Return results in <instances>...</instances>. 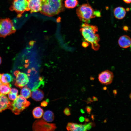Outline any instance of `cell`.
Returning a JSON list of instances; mask_svg holds the SVG:
<instances>
[{
    "label": "cell",
    "instance_id": "6da1fadb",
    "mask_svg": "<svg viewBox=\"0 0 131 131\" xmlns=\"http://www.w3.org/2000/svg\"><path fill=\"white\" fill-rule=\"evenodd\" d=\"M98 28L96 26L85 22L82 24L80 31L84 38L90 43L92 48L94 50H98L100 47L98 42L100 40L99 35L96 33Z\"/></svg>",
    "mask_w": 131,
    "mask_h": 131
},
{
    "label": "cell",
    "instance_id": "d6a6232c",
    "mask_svg": "<svg viewBox=\"0 0 131 131\" xmlns=\"http://www.w3.org/2000/svg\"><path fill=\"white\" fill-rule=\"evenodd\" d=\"M2 62L1 58L0 56V65L1 64Z\"/></svg>",
    "mask_w": 131,
    "mask_h": 131
},
{
    "label": "cell",
    "instance_id": "4fadbf2b",
    "mask_svg": "<svg viewBox=\"0 0 131 131\" xmlns=\"http://www.w3.org/2000/svg\"><path fill=\"white\" fill-rule=\"evenodd\" d=\"M118 43L121 47L124 48H127L131 45V39L127 35L122 36L118 39Z\"/></svg>",
    "mask_w": 131,
    "mask_h": 131
},
{
    "label": "cell",
    "instance_id": "4316f807",
    "mask_svg": "<svg viewBox=\"0 0 131 131\" xmlns=\"http://www.w3.org/2000/svg\"><path fill=\"white\" fill-rule=\"evenodd\" d=\"M86 102L88 103H91V102H93V101L92 100L91 98L89 97L87 99V101H86Z\"/></svg>",
    "mask_w": 131,
    "mask_h": 131
},
{
    "label": "cell",
    "instance_id": "5bb4252c",
    "mask_svg": "<svg viewBox=\"0 0 131 131\" xmlns=\"http://www.w3.org/2000/svg\"><path fill=\"white\" fill-rule=\"evenodd\" d=\"M31 94L32 98L34 100L38 101L41 100L44 97L43 92L38 88L33 90Z\"/></svg>",
    "mask_w": 131,
    "mask_h": 131
},
{
    "label": "cell",
    "instance_id": "4dcf8cb0",
    "mask_svg": "<svg viewBox=\"0 0 131 131\" xmlns=\"http://www.w3.org/2000/svg\"><path fill=\"white\" fill-rule=\"evenodd\" d=\"M87 44V43L85 42H83L82 44V45L84 47H86L88 45Z\"/></svg>",
    "mask_w": 131,
    "mask_h": 131
},
{
    "label": "cell",
    "instance_id": "ac0fdd59",
    "mask_svg": "<svg viewBox=\"0 0 131 131\" xmlns=\"http://www.w3.org/2000/svg\"><path fill=\"white\" fill-rule=\"evenodd\" d=\"M54 113L50 110H47L43 114V118L44 120L47 122H52L54 120Z\"/></svg>",
    "mask_w": 131,
    "mask_h": 131
},
{
    "label": "cell",
    "instance_id": "603a6c76",
    "mask_svg": "<svg viewBox=\"0 0 131 131\" xmlns=\"http://www.w3.org/2000/svg\"><path fill=\"white\" fill-rule=\"evenodd\" d=\"M64 113L67 116H69L71 115L70 111L69 108L67 107L66 108L64 111Z\"/></svg>",
    "mask_w": 131,
    "mask_h": 131
},
{
    "label": "cell",
    "instance_id": "8d00e7d4",
    "mask_svg": "<svg viewBox=\"0 0 131 131\" xmlns=\"http://www.w3.org/2000/svg\"><path fill=\"white\" fill-rule=\"evenodd\" d=\"M2 83L0 81V87L1 86V85L2 84Z\"/></svg>",
    "mask_w": 131,
    "mask_h": 131
},
{
    "label": "cell",
    "instance_id": "44dd1931",
    "mask_svg": "<svg viewBox=\"0 0 131 131\" xmlns=\"http://www.w3.org/2000/svg\"><path fill=\"white\" fill-rule=\"evenodd\" d=\"M20 94L21 95L26 99H28L31 96V90L27 87H23L21 90Z\"/></svg>",
    "mask_w": 131,
    "mask_h": 131
},
{
    "label": "cell",
    "instance_id": "3957f363",
    "mask_svg": "<svg viewBox=\"0 0 131 131\" xmlns=\"http://www.w3.org/2000/svg\"><path fill=\"white\" fill-rule=\"evenodd\" d=\"M95 11L88 4H84L79 6L76 10V13L80 21L88 23L90 20L96 17Z\"/></svg>",
    "mask_w": 131,
    "mask_h": 131
},
{
    "label": "cell",
    "instance_id": "d6986e66",
    "mask_svg": "<svg viewBox=\"0 0 131 131\" xmlns=\"http://www.w3.org/2000/svg\"><path fill=\"white\" fill-rule=\"evenodd\" d=\"M11 86L10 83L2 84L0 87V93L5 95L8 94L10 92Z\"/></svg>",
    "mask_w": 131,
    "mask_h": 131
},
{
    "label": "cell",
    "instance_id": "5b68a950",
    "mask_svg": "<svg viewBox=\"0 0 131 131\" xmlns=\"http://www.w3.org/2000/svg\"><path fill=\"white\" fill-rule=\"evenodd\" d=\"M16 31L13 23L9 18L0 19V37L5 38L14 33Z\"/></svg>",
    "mask_w": 131,
    "mask_h": 131
},
{
    "label": "cell",
    "instance_id": "ba28073f",
    "mask_svg": "<svg viewBox=\"0 0 131 131\" xmlns=\"http://www.w3.org/2000/svg\"><path fill=\"white\" fill-rule=\"evenodd\" d=\"M14 74L16 77L14 84L16 87L22 88L28 83V76L25 73L16 70L14 72Z\"/></svg>",
    "mask_w": 131,
    "mask_h": 131
},
{
    "label": "cell",
    "instance_id": "9a60e30c",
    "mask_svg": "<svg viewBox=\"0 0 131 131\" xmlns=\"http://www.w3.org/2000/svg\"><path fill=\"white\" fill-rule=\"evenodd\" d=\"M114 13L115 17L116 18L121 19L125 17L126 12L125 9L123 7H118L114 9Z\"/></svg>",
    "mask_w": 131,
    "mask_h": 131
},
{
    "label": "cell",
    "instance_id": "f35d334b",
    "mask_svg": "<svg viewBox=\"0 0 131 131\" xmlns=\"http://www.w3.org/2000/svg\"><path fill=\"white\" fill-rule=\"evenodd\" d=\"M130 9V10H131V8Z\"/></svg>",
    "mask_w": 131,
    "mask_h": 131
},
{
    "label": "cell",
    "instance_id": "f546056e",
    "mask_svg": "<svg viewBox=\"0 0 131 131\" xmlns=\"http://www.w3.org/2000/svg\"><path fill=\"white\" fill-rule=\"evenodd\" d=\"M113 93L114 94V95L115 96L117 94V90H113Z\"/></svg>",
    "mask_w": 131,
    "mask_h": 131
},
{
    "label": "cell",
    "instance_id": "7a4b0ae2",
    "mask_svg": "<svg viewBox=\"0 0 131 131\" xmlns=\"http://www.w3.org/2000/svg\"><path fill=\"white\" fill-rule=\"evenodd\" d=\"M63 0H41L40 12L48 16L57 15L64 10Z\"/></svg>",
    "mask_w": 131,
    "mask_h": 131
},
{
    "label": "cell",
    "instance_id": "83f0119b",
    "mask_svg": "<svg viewBox=\"0 0 131 131\" xmlns=\"http://www.w3.org/2000/svg\"><path fill=\"white\" fill-rule=\"evenodd\" d=\"M123 0L127 3H130L131 2V0Z\"/></svg>",
    "mask_w": 131,
    "mask_h": 131
},
{
    "label": "cell",
    "instance_id": "484cf974",
    "mask_svg": "<svg viewBox=\"0 0 131 131\" xmlns=\"http://www.w3.org/2000/svg\"><path fill=\"white\" fill-rule=\"evenodd\" d=\"M11 92L18 94V90L17 89L15 88H12L11 89Z\"/></svg>",
    "mask_w": 131,
    "mask_h": 131
},
{
    "label": "cell",
    "instance_id": "7402d4cb",
    "mask_svg": "<svg viewBox=\"0 0 131 131\" xmlns=\"http://www.w3.org/2000/svg\"><path fill=\"white\" fill-rule=\"evenodd\" d=\"M18 94L11 92L8 94V95L9 99L13 101L16 98Z\"/></svg>",
    "mask_w": 131,
    "mask_h": 131
},
{
    "label": "cell",
    "instance_id": "cb8c5ba5",
    "mask_svg": "<svg viewBox=\"0 0 131 131\" xmlns=\"http://www.w3.org/2000/svg\"><path fill=\"white\" fill-rule=\"evenodd\" d=\"M85 109L88 114H90L92 110V108L91 107L88 106H87L85 108Z\"/></svg>",
    "mask_w": 131,
    "mask_h": 131
},
{
    "label": "cell",
    "instance_id": "277c9868",
    "mask_svg": "<svg viewBox=\"0 0 131 131\" xmlns=\"http://www.w3.org/2000/svg\"><path fill=\"white\" fill-rule=\"evenodd\" d=\"M30 102L26 99L20 95L18 96L11 103L9 109L16 115L19 114L25 109L29 106Z\"/></svg>",
    "mask_w": 131,
    "mask_h": 131
},
{
    "label": "cell",
    "instance_id": "d590c367",
    "mask_svg": "<svg viewBox=\"0 0 131 131\" xmlns=\"http://www.w3.org/2000/svg\"><path fill=\"white\" fill-rule=\"evenodd\" d=\"M129 97L130 99H131V93L129 95Z\"/></svg>",
    "mask_w": 131,
    "mask_h": 131
},
{
    "label": "cell",
    "instance_id": "ffe728a7",
    "mask_svg": "<svg viewBox=\"0 0 131 131\" xmlns=\"http://www.w3.org/2000/svg\"><path fill=\"white\" fill-rule=\"evenodd\" d=\"M78 4V0H65L64 1L65 7L69 9L74 8Z\"/></svg>",
    "mask_w": 131,
    "mask_h": 131
},
{
    "label": "cell",
    "instance_id": "836d02e7",
    "mask_svg": "<svg viewBox=\"0 0 131 131\" xmlns=\"http://www.w3.org/2000/svg\"><path fill=\"white\" fill-rule=\"evenodd\" d=\"M103 89L104 90H106L107 89V87H103Z\"/></svg>",
    "mask_w": 131,
    "mask_h": 131
},
{
    "label": "cell",
    "instance_id": "d4e9b609",
    "mask_svg": "<svg viewBox=\"0 0 131 131\" xmlns=\"http://www.w3.org/2000/svg\"><path fill=\"white\" fill-rule=\"evenodd\" d=\"M48 104V103L47 101H44L41 103V106L42 107H45L47 106Z\"/></svg>",
    "mask_w": 131,
    "mask_h": 131
},
{
    "label": "cell",
    "instance_id": "8992f818",
    "mask_svg": "<svg viewBox=\"0 0 131 131\" xmlns=\"http://www.w3.org/2000/svg\"><path fill=\"white\" fill-rule=\"evenodd\" d=\"M11 11H15L20 17L25 12L29 11L27 0H13L12 5L9 8Z\"/></svg>",
    "mask_w": 131,
    "mask_h": 131
},
{
    "label": "cell",
    "instance_id": "8fae6325",
    "mask_svg": "<svg viewBox=\"0 0 131 131\" xmlns=\"http://www.w3.org/2000/svg\"><path fill=\"white\" fill-rule=\"evenodd\" d=\"M29 11L31 13L40 11L41 0H27Z\"/></svg>",
    "mask_w": 131,
    "mask_h": 131
},
{
    "label": "cell",
    "instance_id": "2e32d148",
    "mask_svg": "<svg viewBox=\"0 0 131 131\" xmlns=\"http://www.w3.org/2000/svg\"><path fill=\"white\" fill-rule=\"evenodd\" d=\"M13 80V77L10 74L3 73L1 74L0 81L2 84H9Z\"/></svg>",
    "mask_w": 131,
    "mask_h": 131
},
{
    "label": "cell",
    "instance_id": "1f68e13d",
    "mask_svg": "<svg viewBox=\"0 0 131 131\" xmlns=\"http://www.w3.org/2000/svg\"><path fill=\"white\" fill-rule=\"evenodd\" d=\"M123 29L124 30L127 31L128 29V27L127 26H124L123 27Z\"/></svg>",
    "mask_w": 131,
    "mask_h": 131
},
{
    "label": "cell",
    "instance_id": "e575fe53",
    "mask_svg": "<svg viewBox=\"0 0 131 131\" xmlns=\"http://www.w3.org/2000/svg\"><path fill=\"white\" fill-rule=\"evenodd\" d=\"M130 10V9L129 8H126V10L127 11H129Z\"/></svg>",
    "mask_w": 131,
    "mask_h": 131
},
{
    "label": "cell",
    "instance_id": "f1b7e54d",
    "mask_svg": "<svg viewBox=\"0 0 131 131\" xmlns=\"http://www.w3.org/2000/svg\"><path fill=\"white\" fill-rule=\"evenodd\" d=\"M93 100L94 101H98V99L97 98L94 96H93L92 97Z\"/></svg>",
    "mask_w": 131,
    "mask_h": 131
},
{
    "label": "cell",
    "instance_id": "52a82bcc",
    "mask_svg": "<svg viewBox=\"0 0 131 131\" xmlns=\"http://www.w3.org/2000/svg\"><path fill=\"white\" fill-rule=\"evenodd\" d=\"M56 128L55 124L48 123L41 119L36 120L32 126L33 130L34 131H52Z\"/></svg>",
    "mask_w": 131,
    "mask_h": 131
},
{
    "label": "cell",
    "instance_id": "7c38bea8",
    "mask_svg": "<svg viewBox=\"0 0 131 131\" xmlns=\"http://www.w3.org/2000/svg\"><path fill=\"white\" fill-rule=\"evenodd\" d=\"M11 103L5 95L0 93V112L7 109H9Z\"/></svg>",
    "mask_w": 131,
    "mask_h": 131
},
{
    "label": "cell",
    "instance_id": "e0dca14e",
    "mask_svg": "<svg viewBox=\"0 0 131 131\" xmlns=\"http://www.w3.org/2000/svg\"><path fill=\"white\" fill-rule=\"evenodd\" d=\"M43 113V110L39 106L35 107L32 111V114L33 117L36 119H39L41 117Z\"/></svg>",
    "mask_w": 131,
    "mask_h": 131
},
{
    "label": "cell",
    "instance_id": "74e56055",
    "mask_svg": "<svg viewBox=\"0 0 131 131\" xmlns=\"http://www.w3.org/2000/svg\"><path fill=\"white\" fill-rule=\"evenodd\" d=\"M1 74H0V79L1 78Z\"/></svg>",
    "mask_w": 131,
    "mask_h": 131
},
{
    "label": "cell",
    "instance_id": "9c48e42d",
    "mask_svg": "<svg viewBox=\"0 0 131 131\" xmlns=\"http://www.w3.org/2000/svg\"><path fill=\"white\" fill-rule=\"evenodd\" d=\"M114 77L112 72L109 70L104 71L100 73L98 79L102 84L107 85L111 83Z\"/></svg>",
    "mask_w": 131,
    "mask_h": 131
},
{
    "label": "cell",
    "instance_id": "30bf717a",
    "mask_svg": "<svg viewBox=\"0 0 131 131\" xmlns=\"http://www.w3.org/2000/svg\"><path fill=\"white\" fill-rule=\"evenodd\" d=\"M93 125V123L91 122L84 124L69 122L68 123L66 128L68 131H85L91 128Z\"/></svg>",
    "mask_w": 131,
    "mask_h": 131
}]
</instances>
